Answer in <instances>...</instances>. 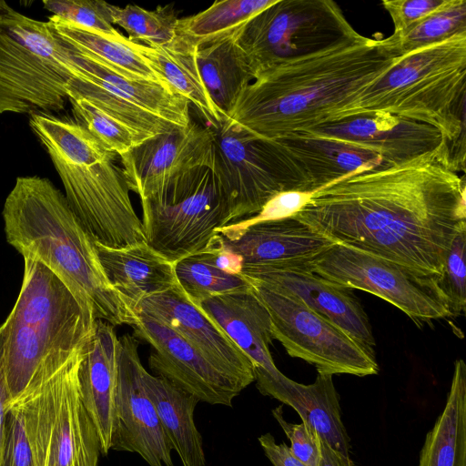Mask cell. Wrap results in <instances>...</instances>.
I'll list each match as a JSON object with an SVG mask.
<instances>
[{"instance_id": "1", "label": "cell", "mask_w": 466, "mask_h": 466, "mask_svg": "<svg viewBox=\"0 0 466 466\" xmlns=\"http://www.w3.org/2000/svg\"><path fill=\"white\" fill-rule=\"evenodd\" d=\"M293 218L335 244L441 276L466 228L465 180L445 142L400 164L361 167L314 192Z\"/></svg>"}, {"instance_id": "2", "label": "cell", "mask_w": 466, "mask_h": 466, "mask_svg": "<svg viewBox=\"0 0 466 466\" xmlns=\"http://www.w3.org/2000/svg\"><path fill=\"white\" fill-rule=\"evenodd\" d=\"M400 57L362 35L260 72L228 119L251 136L276 140L339 119Z\"/></svg>"}, {"instance_id": "3", "label": "cell", "mask_w": 466, "mask_h": 466, "mask_svg": "<svg viewBox=\"0 0 466 466\" xmlns=\"http://www.w3.org/2000/svg\"><path fill=\"white\" fill-rule=\"evenodd\" d=\"M7 243L23 258L37 260L56 275L92 310L113 326L136 319L109 285L95 240L51 180L18 177L3 210Z\"/></svg>"}, {"instance_id": "4", "label": "cell", "mask_w": 466, "mask_h": 466, "mask_svg": "<svg viewBox=\"0 0 466 466\" xmlns=\"http://www.w3.org/2000/svg\"><path fill=\"white\" fill-rule=\"evenodd\" d=\"M29 125L56 170L65 196L92 238L124 248L146 241L118 157L76 120L31 115Z\"/></svg>"}, {"instance_id": "5", "label": "cell", "mask_w": 466, "mask_h": 466, "mask_svg": "<svg viewBox=\"0 0 466 466\" xmlns=\"http://www.w3.org/2000/svg\"><path fill=\"white\" fill-rule=\"evenodd\" d=\"M466 33L410 53L370 84L338 120L386 112L438 129L465 170ZM337 121V120H336Z\"/></svg>"}, {"instance_id": "6", "label": "cell", "mask_w": 466, "mask_h": 466, "mask_svg": "<svg viewBox=\"0 0 466 466\" xmlns=\"http://www.w3.org/2000/svg\"><path fill=\"white\" fill-rule=\"evenodd\" d=\"M73 74L49 24L9 7L0 14V114L62 111Z\"/></svg>"}, {"instance_id": "7", "label": "cell", "mask_w": 466, "mask_h": 466, "mask_svg": "<svg viewBox=\"0 0 466 466\" xmlns=\"http://www.w3.org/2000/svg\"><path fill=\"white\" fill-rule=\"evenodd\" d=\"M83 349L13 401L24 411L36 466H98L99 440L79 388Z\"/></svg>"}, {"instance_id": "8", "label": "cell", "mask_w": 466, "mask_h": 466, "mask_svg": "<svg viewBox=\"0 0 466 466\" xmlns=\"http://www.w3.org/2000/svg\"><path fill=\"white\" fill-rule=\"evenodd\" d=\"M146 242L172 262L208 250L230 223V206L212 167L189 173L160 198L140 200Z\"/></svg>"}, {"instance_id": "9", "label": "cell", "mask_w": 466, "mask_h": 466, "mask_svg": "<svg viewBox=\"0 0 466 466\" xmlns=\"http://www.w3.org/2000/svg\"><path fill=\"white\" fill-rule=\"evenodd\" d=\"M359 35L334 1L276 0L237 32V43L256 77L279 62Z\"/></svg>"}, {"instance_id": "10", "label": "cell", "mask_w": 466, "mask_h": 466, "mask_svg": "<svg viewBox=\"0 0 466 466\" xmlns=\"http://www.w3.org/2000/svg\"><path fill=\"white\" fill-rule=\"evenodd\" d=\"M309 264L321 278L378 296L416 323L451 317L441 276L437 274L341 244H333Z\"/></svg>"}, {"instance_id": "11", "label": "cell", "mask_w": 466, "mask_h": 466, "mask_svg": "<svg viewBox=\"0 0 466 466\" xmlns=\"http://www.w3.org/2000/svg\"><path fill=\"white\" fill-rule=\"evenodd\" d=\"M268 312L273 339L290 357L314 365L318 372L359 377L379 372L374 350L343 329L284 291L253 284Z\"/></svg>"}, {"instance_id": "12", "label": "cell", "mask_w": 466, "mask_h": 466, "mask_svg": "<svg viewBox=\"0 0 466 466\" xmlns=\"http://www.w3.org/2000/svg\"><path fill=\"white\" fill-rule=\"evenodd\" d=\"M214 136L212 168L228 199L230 223L257 214L280 192L295 191L286 165L268 140L251 136L229 119Z\"/></svg>"}, {"instance_id": "13", "label": "cell", "mask_w": 466, "mask_h": 466, "mask_svg": "<svg viewBox=\"0 0 466 466\" xmlns=\"http://www.w3.org/2000/svg\"><path fill=\"white\" fill-rule=\"evenodd\" d=\"M6 319L72 351L85 346L96 320L91 309L56 275L28 258H24L21 289Z\"/></svg>"}, {"instance_id": "14", "label": "cell", "mask_w": 466, "mask_h": 466, "mask_svg": "<svg viewBox=\"0 0 466 466\" xmlns=\"http://www.w3.org/2000/svg\"><path fill=\"white\" fill-rule=\"evenodd\" d=\"M214 139L211 127L191 120L139 143L119 156L130 191L156 200L189 173L212 167Z\"/></svg>"}, {"instance_id": "15", "label": "cell", "mask_w": 466, "mask_h": 466, "mask_svg": "<svg viewBox=\"0 0 466 466\" xmlns=\"http://www.w3.org/2000/svg\"><path fill=\"white\" fill-rule=\"evenodd\" d=\"M119 342L111 450L137 453L149 466H175L171 447L143 385L138 339L125 333Z\"/></svg>"}, {"instance_id": "16", "label": "cell", "mask_w": 466, "mask_h": 466, "mask_svg": "<svg viewBox=\"0 0 466 466\" xmlns=\"http://www.w3.org/2000/svg\"><path fill=\"white\" fill-rule=\"evenodd\" d=\"M130 327L137 339L147 342L153 352L148 365L199 401L232 407L233 400L246 389L215 366L200 351L166 324L144 314H136Z\"/></svg>"}, {"instance_id": "17", "label": "cell", "mask_w": 466, "mask_h": 466, "mask_svg": "<svg viewBox=\"0 0 466 466\" xmlns=\"http://www.w3.org/2000/svg\"><path fill=\"white\" fill-rule=\"evenodd\" d=\"M333 244L290 217L258 222L242 229L224 226L218 230L208 250L221 249L238 255L243 268L285 267L309 264Z\"/></svg>"}, {"instance_id": "18", "label": "cell", "mask_w": 466, "mask_h": 466, "mask_svg": "<svg viewBox=\"0 0 466 466\" xmlns=\"http://www.w3.org/2000/svg\"><path fill=\"white\" fill-rule=\"evenodd\" d=\"M135 313L149 316L171 328L245 388L255 381L254 366L249 358L214 320L187 299L178 284L143 299Z\"/></svg>"}, {"instance_id": "19", "label": "cell", "mask_w": 466, "mask_h": 466, "mask_svg": "<svg viewBox=\"0 0 466 466\" xmlns=\"http://www.w3.org/2000/svg\"><path fill=\"white\" fill-rule=\"evenodd\" d=\"M301 132L364 149L389 165L410 160L447 142L433 127L381 111L339 119Z\"/></svg>"}, {"instance_id": "20", "label": "cell", "mask_w": 466, "mask_h": 466, "mask_svg": "<svg viewBox=\"0 0 466 466\" xmlns=\"http://www.w3.org/2000/svg\"><path fill=\"white\" fill-rule=\"evenodd\" d=\"M240 275L253 284L289 293L373 349L375 339L368 316L351 289L327 280L310 265L244 268Z\"/></svg>"}, {"instance_id": "21", "label": "cell", "mask_w": 466, "mask_h": 466, "mask_svg": "<svg viewBox=\"0 0 466 466\" xmlns=\"http://www.w3.org/2000/svg\"><path fill=\"white\" fill-rule=\"evenodd\" d=\"M253 287V286H252ZM214 320L254 366L257 389L273 394L288 379L276 367L269 351L273 339L268 310L253 291L230 293L194 303Z\"/></svg>"}, {"instance_id": "22", "label": "cell", "mask_w": 466, "mask_h": 466, "mask_svg": "<svg viewBox=\"0 0 466 466\" xmlns=\"http://www.w3.org/2000/svg\"><path fill=\"white\" fill-rule=\"evenodd\" d=\"M302 192L314 193L364 167L387 164L380 157L349 144L304 132L269 140Z\"/></svg>"}, {"instance_id": "23", "label": "cell", "mask_w": 466, "mask_h": 466, "mask_svg": "<svg viewBox=\"0 0 466 466\" xmlns=\"http://www.w3.org/2000/svg\"><path fill=\"white\" fill-rule=\"evenodd\" d=\"M119 349L114 326L96 319L83 349L78 380L82 400L95 426L103 455L111 451Z\"/></svg>"}, {"instance_id": "24", "label": "cell", "mask_w": 466, "mask_h": 466, "mask_svg": "<svg viewBox=\"0 0 466 466\" xmlns=\"http://www.w3.org/2000/svg\"><path fill=\"white\" fill-rule=\"evenodd\" d=\"M95 247L109 285L133 313L143 299L177 285L175 263L146 241L124 248L95 241Z\"/></svg>"}, {"instance_id": "25", "label": "cell", "mask_w": 466, "mask_h": 466, "mask_svg": "<svg viewBox=\"0 0 466 466\" xmlns=\"http://www.w3.org/2000/svg\"><path fill=\"white\" fill-rule=\"evenodd\" d=\"M145 390L152 401L171 450L182 466H205L203 441L194 411L199 400L168 380L142 370Z\"/></svg>"}, {"instance_id": "26", "label": "cell", "mask_w": 466, "mask_h": 466, "mask_svg": "<svg viewBox=\"0 0 466 466\" xmlns=\"http://www.w3.org/2000/svg\"><path fill=\"white\" fill-rule=\"evenodd\" d=\"M272 398L294 409L322 441L350 458V441L332 375L318 372L315 381L309 385L288 378Z\"/></svg>"}, {"instance_id": "27", "label": "cell", "mask_w": 466, "mask_h": 466, "mask_svg": "<svg viewBox=\"0 0 466 466\" xmlns=\"http://www.w3.org/2000/svg\"><path fill=\"white\" fill-rule=\"evenodd\" d=\"M237 32L198 46L195 49L204 84L225 120L228 119L243 90L255 78L237 43Z\"/></svg>"}, {"instance_id": "28", "label": "cell", "mask_w": 466, "mask_h": 466, "mask_svg": "<svg viewBox=\"0 0 466 466\" xmlns=\"http://www.w3.org/2000/svg\"><path fill=\"white\" fill-rule=\"evenodd\" d=\"M47 23L59 38L120 72L171 88L143 54L144 45L130 41L121 33L118 35H106L56 15L49 16Z\"/></svg>"}, {"instance_id": "29", "label": "cell", "mask_w": 466, "mask_h": 466, "mask_svg": "<svg viewBox=\"0 0 466 466\" xmlns=\"http://www.w3.org/2000/svg\"><path fill=\"white\" fill-rule=\"evenodd\" d=\"M418 466H466V365L455 361L443 410L428 431Z\"/></svg>"}, {"instance_id": "30", "label": "cell", "mask_w": 466, "mask_h": 466, "mask_svg": "<svg viewBox=\"0 0 466 466\" xmlns=\"http://www.w3.org/2000/svg\"><path fill=\"white\" fill-rule=\"evenodd\" d=\"M196 47L176 36L168 45H144L143 54L177 94L193 105L208 127L218 129L226 121L212 101L198 67Z\"/></svg>"}, {"instance_id": "31", "label": "cell", "mask_w": 466, "mask_h": 466, "mask_svg": "<svg viewBox=\"0 0 466 466\" xmlns=\"http://www.w3.org/2000/svg\"><path fill=\"white\" fill-rule=\"evenodd\" d=\"M276 0L216 1L207 9L179 18L177 35L197 47L239 30L257 13Z\"/></svg>"}, {"instance_id": "32", "label": "cell", "mask_w": 466, "mask_h": 466, "mask_svg": "<svg viewBox=\"0 0 466 466\" xmlns=\"http://www.w3.org/2000/svg\"><path fill=\"white\" fill-rule=\"evenodd\" d=\"M462 33H466V1L451 0L446 7L380 42L386 50L401 57Z\"/></svg>"}, {"instance_id": "33", "label": "cell", "mask_w": 466, "mask_h": 466, "mask_svg": "<svg viewBox=\"0 0 466 466\" xmlns=\"http://www.w3.org/2000/svg\"><path fill=\"white\" fill-rule=\"evenodd\" d=\"M112 25H117L133 42L142 41L157 47L170 44L177 36L178 19L171 5L147 10L137 5L119 7L106 3Z\"/></svg>"}, {"instance_id": "34", "label": "cell", "mask_w": 466, "mask_h": 466, "mask_svg": "<svg viewBox=\"0 0 466 466\" xmlns=\"http://www.w3.org/2000/svg\"><path fill=\"white\" fill-rule=\"evenodd\" d=\"M175 274L178 286L193 303L253 288L244 276L225 272L195 255L175 262Z\"/></svg>"}, {"instance_id": "35", "label": "cell", "mask_w": 466, "mask_h": 466, "mask_svg": "<svg viewBox=\"0 0 466 466\" xmlns=\"http://www.w3.org/2000/svg\"><path fill=\"white\" fill-rule=\"evenodd\" d=\"M75 119L106 149L118 157L145 141L130 128L109 116L88 101L68 97Z\"/></svg>"}, {"instance_id": "36", "label": "cell", "mask_w": 466, "mask_h": 466, "mask_svg": "<svg viewBox=\"0 0 466 466\" xmlns=\"http://www.w3.org/2000/svg\"><path fill=\"white\" fill-rule=\"evenodd\" d=\"M0 466H36L35 451L18 402L7 406Z\"/></svg>"}, {"instance_id": "37", "label": "cell", "mask_w": 466, "mask_h": 466, "mask_svg": "<svg viewBox=\"0 0 466 466\" xmlns=\"http://www.w3.org/2000/svg\"><path fill=\"white\" fill-rule=\"evenodd\" d=\"M44 7L53 15L106 35H118L111 23L106 2L100 0H45Z\"/></svg>"}, {"instance_id": "38", "label": "cell", "mask_w": 466, "mask_h": 466, "mask_svg": "<svg viewBox=\"0 0 466 466\" xmlns=\"http://www.w3.org/2000/svg\"><path fill=\"white\" fill-rule=\"evenodd\" d=\"M465 247L466 228H463L457 233L450 247L441 280L451 317H458L465 311Z\"/></svg>"}, {"instance_id": "39", "label": "cell", "mask_w": 466, "mask_h": 466, "mask_svg": "<svg viewBox=\"0 0 466 466\" xmlns=\"http://www.w3.org/2000/svg\"><path fill=\"white\" fill-rule=\"evenodd\" d=\"M272 415L279 422L290 441V451L306 466H318L320 461L319 437L304 422H288L283 417L282 406L272 410Z\"/></svg>"}, {"instance_id": "40", "label": "cell", "mask_w": 466, "mask_h": 466, "mask_svg": "<svg viewBox=\"0 0 466 466\" xmlns=\"http://www.w3.org/2000/svg\"><path fill=\"white\" fill-rule=\"evenodd\" d=\"M313 193L300 191L280 192L269 199L257 214L228 224L232 229H242L252 224L293 217Z\"/></svg>"}, {"instance_id": "41", "label": "cell", "mask_w": 466, "mask_h": 466, "mask_svg": "<svg viewBox=\"0 0 466 466\" xmlns=\"http://www.w3.org/2000/svg\"><path fill=\"white\" fill-rule=\"evenodd\" d=\"M451 0H383L384 9L394 25V32H400L433 13L446 7Z\"/></svg>"}, {"instance_id": "42", "label": "cell", "mask_w": 466, "mask_h": 466, "mask_svg": "<svg viewBox=\"0 0 466 466\" xmlns=\"http://www.w3.org/2000/svg\"><path fill=\"white\" fill-rule=\"evenodd\" d=\"M258 440L273 466H306L294 456L286 443H277L272 434H262Z\"/></svg>"}, {"instance_id": "43", "label": "cell", "mask_w": 466, "mask_h": 466, "mask_svg": "<svg viewBox=\"0 0 466 466\" xmlns=\"http://www.w3.org/2000/svg\"><path fill=\"white\" fill-rule=\"evenodd\" d=\"M195 256L228 273L240 274L243 268L242 258L229 251L212 249Z\"/></svg>"}, {"instance_id": "44", "label": "cell", "mask_w": 466, "mask_h": 466, "mask_svg": "<svg viewBox=\"0 0 466 466\" xmlns=\"http://www.w3.org/2000/svg\"><path fill=\"white\" fill-rule=\"evenodd\" d=\"M9 402L10 395L5 370V338L0 326V456L4 441L5 413Z\"/></svg>"}, {"instance_id": "45", "label": "cell", "mask_w": 466, "mask_h": 466, "mask_svg": "<svg viewBox=\"0 0 466 466\" xmlns=\"http://www.w3.org/2000/svg\"><path fill=\"white\" fill-rule=\"evenodd\" d=\"M320 461L318 466H354L350 458L343 456L319 439Z\"/></svg>"}]
</instances>
